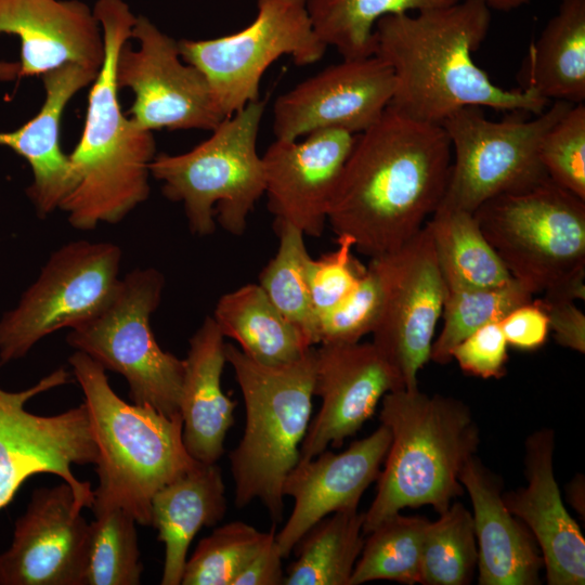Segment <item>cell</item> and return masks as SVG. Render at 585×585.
I'll return each mask as SVG.
<instances>
[{
	"mask_svg": "<svg viewBox=\"0 0 585 585\" xmlns=\"http://www.w3.org/2000/svg\"><path fill=\"white\" fill-rule=\"evenodd\" d=\"M508 343L498 322L486 324L461 340L452 351L460 369L480 378H502L506 374Z\"/></svg>",
	"mask_w": 585,
	"mask_h": 585,
	"instance_id": "obj_41",
	"label": "cell"
},
{
	"mask_svg": "<svg viewBox=\"0 0 585 585\" xmlns=\"http://www.w3.org/2000/svg\"><path fill=\"white\" fill-rule=\"evenodd\" d=\"M265 101L257 100L223 119L212 134L186 153L158 154L151 176L164 195L183 204L191 231L205 236L219 224L240 235L247 217L264 194L262 157L257 139Z\"/></svg>",
	"mask_w": 585,
	"mask_h": 585,
	"instance_id": "obj_8",
	"label": "cell"
},
{
	"mask_svg": "<svg viewBox=\"0 0 585 585\" xmlns=\"http://www.w3.org/2000/svg\"><path fill=\"white\" fill-rule=\"evenodd\" d=\"M536 302L548 318L556 341L580 353L585 352V315L575 301L543 297Z\"/></svg>",
	"mask_w": 585,
	"mask_h": 585,
	"instance_id": "obj_43",
	"label": "cell"
},
{
	"mask_svg": "<svg viewBox=\"0 0 585 585\" xmlns=\"http://www.w3.org/2000/svg\"><path fill=\"white\" fill-rule=\"evenodd\" d=\"M356 134L327 129L297 140H278L261 156L268 208L277 223L318 237L340 172Z\"/></svg>",
	"mask_w": 585,
	"mask_h": 585,
	"instance_id": "obj_19",
	"label": "cell"
},
{
	"mask_svg": "<svg viewBox=\"0 0 585 585\" xmlns=\"http://www.w3.org/2000/svg\"><path fill=\"white\" fill-rule=\"evenodd\" d=\"M491 9L477 0L385 16L375 26L374 55L394 76L389 106L439 123L466 106L542 113L549 101L532 89L496 86L472 58L485 40Z\"/></svg>",
	"mask_w": 585,
	"mask_h": 585,
	"instance_id": "obj_2",
	"label": "cell"
},
{
	"mask_svg": "<svg viewBox=\"0 0 585 585\" xmlns=\"http://www.w3.org/2000/svg\"><path fill=\"white\" fill-rule=\"evenodd\" d=\"M225 485L219 466L197 461L155 493L151 525L165 544L160 583L181 584L188 547L204 526L217 524L226 511Z\"/></svg>",
	"mask_w": 585,
	"mask_h": 585,
	"instance_id": "obj_26",
	"label": "cell"
},
{
	"mask_svg": "<svg viewBox=\"0 0 585 585\" xmlns=\"http://www.w3.org/2000/svg\"><path fill=\"white\" fill-rule=\"evenodd\" d=\"M83 585H136L140 561L135 519L116 505L92 506Z\"/></svg>",
	"mask_w": 585,
	"mask_h": 585,
	"instance_id": "obj_33",
	"label": "cell"
},
{
	"mask_svg": "<svg viewBox=\"0 0 585 585\" xmlns=\"http://www.w3.org/2000/svg\"><path fill=\"white\" fill-rule=\"evenodd\" d=\"M68 361L98 446L93 504L119 506L138 523L151 525L155 493L197 463L185 448L182 417L126 403L109 386L105 368L81 351Z\"/></svg>",
	"mask_w": 585,
	"mask_h": 585,
	"instance_id": "obj_5",
	"label": "cell"
},
{
	"mask_svg": "<svg viewBox=\"0 0 585 585\" xmlns=\"http://www.w3.org/2000/svg\"><path fill=\"white\" fill-rule=\"evenodd\" d=\"M478 563V545L472 514L456 502L425 531L420 583L425 585H466Z\"/></svg>",
	"mask_w": 585,
	"mask_h": 585,
	"instance_id": "obj_36",
	"label": "cell"
},
{
	"mask_svg": "<svg viewBox=\"0 0 585 585\" xmlns=\"http://www.w3.org/2000/svg\"><path fill=\"white\" fill-rule=\"evenodd\" d=\"M224 336L212 316H206L190 339L180 398L183 442L188 454L203 464H216L234 425L236 402L222 390L226 361Z\"/></svg>",
	"mask_w": 585,
	"mask_h": 585,
	"instance_id": "obj_25",
	"label": "cell"
},
{
	"mask_svg": "<svg viewBox=\"0 0 585 585\" xmlns=\"http://www.w3.org/2000/svg\"><path fill=\"white\" fill-rule=\"evenodd\" d=\"M459 0H306L317 37L343 58L374 55L375 26L389 15L442 8Z\"/></svg>",
	"mask_w": 585,
	"mask_h": 585,
	"instance_id": "obj_31",
	"label": "cell"
},
{
	"mask_svg": "<svg viewBox=\"0 0 585 585\" xmlns=\"http://www.w3.org/2000/svg\"><path fill=\"white\" fill-rule=\"evenodd\" d=\"M269 533L243 521L217 528L199 541L193 555L186 559L181 584L233 585Z\"/></svg>",
	"mask_w": 585,
	"mask_h": 585,
	"instance_id": "obj_37",
	"label": "cell"
},
{
	"mask_svg": "<svg viewBox=\"0 0 585 585\" xmlns=\"http://www.w3.org/2000/svg\"><path fill=\"white\" fill-rule=\"evenodd\" d=\"M280 245L275 256L259 274V285L282 313L307 340L316 344V315L306 275L310 258L303 233L290 224H278Z\"/></svg>",
	"mask_w": 585,
	"mask_h": 585,
	"instance_id": "obj_34",
	"label": "cell"
},
{
	"mask_svg": "<svg viewBox=\"0 0 585 585\" xmlns=\"http://www.w3.org/2000/svg\"><path fill=\"white\" fill-rule=\"evenodd\" d=\"M68 374L57 368L34 386L17 392L0 388V509L15 496L28 478L48 472L73 484V465L82 464L88 452L86 421L79 410L40 416L26 411L34 396L67 384Z\"/></svg>",
	"mask_w": 585,
	"mask_h": 585,
	"instance_id": "obj_16",
	"label": "cell"
},
{
	"mask_svg": "<svg viewBox=\"0 0 585 585\" xmlns=\"http://www.w3.org/2000/svg\"><path fill=\"white\" fill-rule=\"evenodd\" d=\"M275 534V525H273L262 546L237 575L233 585L283 584L285 577L282 566L283 556L276 544Z\"/></svg>",
	"mask_w": 585,
	"mask_h": 585,
	"instance_id": "obj_44",
	"label": "cell"
},
{
	"mask_svg": "<svg viewBox=\"0 0 585 585\" xmlns=\"http://www.w3.org/2000/svg\"><path fill=\"white\" fill-rule=\"evenodd\" d=\"M98 73L67 64L43 74L46 96L40 110L16 130L0 132V145L22 156L31 168L34 181L27 192L40 217L60 208L74 187L70 161L61 148V119L72 98L90 86Z\"/></svg>",
	"mask_w": 585,
	"mask_h": 585,
	"instance_id": "obj_24",
	"label": "cell"
},
{
	"mask_svg": "<svg viewBox=\"0 0 585 585\" xmlns=\"http://www.w3.org/2000/svg\"><path fill=\"white\" fill-rule=\"evenodd\" d=\"M131 38L139 47L133 50L129 40L120 47L115 78L119 90L134 94L129 114L139 128L212 131L225 119L204 74L182 60L178 40L142 15Z\"/></svg>",
	"mask_w": 585,
	"mask_h": 585,
	"instance_id": "obj_14",
	"label": "cell"
},
{
	"mask_svg": "<svg viewBox=\"0 0 585 585\" xmlns=\"http://www.w3.org/2000/svg\"><path fill=\"white\" fill-rule=\"evenodd\" d=\"M459 481L473 509L480 585H536L544 561L525 524L506 507L502 479L472 456Z\"/></svg>",
	"mask_w": 585,
	"mask_h": 585,
	"instance_id": "obj_23",
	"label": "cell"
},
{
	"mask_svg": "<svg viewBox=\"0 0 585 585\" xmlns=\"http://www.w3.org/2000/svg\"><path fill=\"white\" fill-rule=\"evenodd\" d=\"M379 420L391 442L376 496L364 512L365 534L406 507L429 505L444 512L463 495L459 474L480 443L477 422L464 402L418 388L385 394Z\"/></svg>",
	"mask_w": 585,
	"mask_h": 585,
	"instance_id": "obj_4",
	"label": "cell"
},
{
	"mask_svg": "<svg viewBox=\"0 0 585 585\" xmlns=\"http://www.w3.org/2000/svg\"><path fill=\"white\" fill-rule=\"evenodd\" d=\"M364 512L335 511L315 523L296 544V560L285 573V585H349L364 546Z\"/></svg>",
	"mask_w": 585,
	"mask_h": 585,
	"instance_id": "obj_30",
	"label": "cell"
},
{
	"mask_svg": "<svg viewBox=\"0 0 585 585\" xmlns=\"http://www.w3.org/2000/svg\"><path fill=\"white\" fill-rule=\"evenodd\" d=\"M369 264L382 296L372 342L399 373L404 388L416 389L418 373L430 360L446 291L427 225Z\"/></svg>",
	"mask_w": 585,
	"mask_h": 585,
	"instance_id": "obj_13",
	"label": "cell"
},
{
	"mask_svg": "<svg viewBox=\"0 0 585 585\" xmlns=\"http://www.w3.org/2000/svg\"><path fill=\"white\" fill-rule=\"evenodd\" d=\"M353 240L337 236V248L307 261L306 275L312 306L317 316L342 301L366 271L352 256Z\"/></svg>",
	"mask_w": 585,
	"mask_h": 585,
	"instance_id": "obj_40",
	"label": "cell"
},
{
	"mask_svg": "<svg viewBox=\"0 0 585 585\" xmlns=\"http://www.w3.org/2000/svg\"><path fill=\"white\" fill-rule=\"evenodd\" d=\"M425 224L446 290L494 287L512 278L473 212L440 204Z\"/></svg>",
	"mask_w": 585,
	"mask_h": 585,
	"instance_id": "obj_29",
	"label": "cell"
},
{
	"mask_svg": "<svg viewBox=\"0 0 585 585\" xmlns=\"http://www.w3.org/2000/svg\"><path fill=\"white\" fill-rule=\"evenodd\" d=\"M572 105L554 101L533 117L524 118L525 112L515 110L499 121L489 119L479 106L452 113L441 123L453 154L441 205L474 212L497 195L548 178L541 162V144Z\"/></svg>",
	"mask_w": 585,
	"mask_h": 585,
	"instance_id": "obj_10",
	"label": "cell"
},
{
	"mask_svg": "<svg viewBox=\"0 0 585 585\" xmlns=\"http://www.w3.org/2000/svg\"><path fill=\"white\" fill-rule=\"evenodd\" d=\"M540 157L547 177L585 200V105L573 104L543 138Z\"/></svg>",
	"mask_w": 585,
	"mask_h": 585,
	"instance_id": "obj_38",
	"label": "cell"
},
{
	"mask_svg": "<svg viewBox=\"0 0 585 585\" xmlns=\"http://www.w3.org/2000/svg\"><path fill=\"white\" fill-rule=\"evenodd\" d=\"M178 46L182 60L208 80L225 118L259 100L261 78L274 61L287 55L306 66L327 49L306 0H257V15L245 28L213 39H181Z\"/></svg>",
	"mask_w": 585,
	"mask_h": 585,
	"instance_id": "obj_11",
	"label": "cell"
},
{
	"mask_svg": "<svg viewBox=\"0 0 585 585\" xmlns=\"http://www.w3.org/2000/svg\"><path fill=\"white\" fill-rule=\"evenodd\" d=\"M555 433L541 429L525 442L526 485L503 494L508 510L532 533L549 585L585 583V540L563 506L554 473Z\"/></svg>",
	"mask_w": 585,
	"mask_h": 585,
	"instance_id": "obj_21",
	"label": "cell"
},
{
	"mask_svg": "<svg viewBox=\"0 0 585 585\" xmlns=\"http://www.w3.org/2000/svg\"><path fill=\"white\" fill-rule=\"evenodd\" d=\"M63 482L34 491L0 555L1 585H83L90 523Z\"/></svg>",
	"mask_w": 585,
	"mask_h": 585,
	"instance_id": "obj_18",
	"label": "cell"
},
{
	"mask_svg": "<svg viewBox=\"0 0 585 585\" xmlns=\"http://www.w3.org/2000/svg\"><path fill=\"white\" fill-rule=\"evenodd\" d=\"M394 87L392 69L380 57L343 58L275 100V139L298 140L327 129L361 133L381 117Z\"/></svg>",
	"mask_w": 585,
	"mask_h": 585,
	"instance_id": "obj_15",
	"label": "cell"
},
{
	"mask_svg": "<svg viewBox=\"0 0 585 585\" xmlns=\"http://www.w3.org/2000/svg\"><path fill=\"white\" fill-rule=\"evenodd\" d=\"M0 34L20 39L18 78L67 64L99 72L105 56L102 28L79 0H0Z\"/></svg>",
	"mask_w": 585,
	"mask_h": 585,
	"instance_id": "obj_22",
	"label": "cell"
},
{
	"mask_svg": "<svg viewBox=\"0 0 585 585\" xmlns=\"http://www.w3.org/2000/svg\"><path fill=\"white\" fill-rule=\"evenodd\" d=\"M498 323L507 343L521 350L538 349L549 333L547 315L536 300L515 308Z\"/></svg>",
	"mask_w": 585,
	"mask_h": 585,
	"instance_id": "obj_42",
	"label": "cell"
},
{
	"mask_svg": "<svg viewBox=\"0 0 585 585\" xmlns=\"http://www.w3.org/2000/svg\"><path fill=\"white\" fill-rule=\"evenodd\" d=\"M18 62H0V80L9 81L18 77Z\"/></svg>",
	"mask_w": 585,
	"mask_h": 585,
	"instance_id": "obj_46",
	"label": "cell"
},
{
	"mask_svg": "<svg viewBox=\"0 0 585 585\" xmlns=\"http://www.w3.org/2000/svg\"><path fill=\"white\" fill-rule=\"evenodd\" d=\"M510 276L531 294L585 299V200L549 178L473 212Z\"/></svg>",
	"mask_w": 585,
	"mask_h": 585,
	"instance_id": "obj_7",
	"label": "cell"
},
{
	"mask_svg": "<svg viewBox=\"0 0 585 585\" xmlns=\"http://www.w3.org/2000/svg\"><path fill=\"white\" fill-rule=\"evenodd\" d=\"M521 89L547 101H585V0H560L529 48Z\"/></svg>",
	"mask_w": 585,
	"mask_h": 585,
	"instance_id": "obj_27",
	"label": "cell"
},
{
	"mask_svg": "<svg viewBox=\"0 0 585 585\" xmlns=\"http://www.w3.org/2000/svg\"><path fill=\"white\" fill-rule=\"evenodd\" d=\"M429 520L400 512L381 521L368 534L349 585L388 580L420 583L421 547Z\"/></svg>",
	"mask_w": 585,
	"mask_h": 585,
	"instance_id": "obj_32",
	"label": "cell"
},
{
	"mask_svg": "<svg viewBox=\"0 0 585 585\" xmlns=\"http://www.w3.org/2000/svg\"><path fill=\"white\" fill-rule=\"evenodd\" d=\"M120 263L121 250L109 242L78 239L54 250L18 304L0 321L1 364L95 315L119 284Z\"/></svg>",
	"mask_w": 585,
	"mask_h": 585,
	"instance_id": "obj_12",
	"label": "cell"
},
{
	"mask_svg": "<svg viewBox=\"0 0 585 585\" xmlns=\"http://www.w3.org/2000/svg\"><path fill=\"white\" fill-rule=\"evenodd\" d=\"M484 3L491 10L509 12L528 4L531 0H477Z\"/></svg>",
	"mask_w": 585,
	"mask_h": 585,
	"instance_id": "obj_45",
	"label": "cell"
},
{
	"mask_svg": "<svg viewBox=\"0 0 585 585\" xmlns=\"http://www.w3.org/2000/svg\"><path fill=\"white\" fill-rule=\"evenodd\" d=\"M400 389L405 388L399 373L373 342L320 344L313 393L322 405L301 442L298 463L328 445L340 447L373 416L385 394Z\"/></svg>",
	"mask_w": 585,
	"mask_h": 585,
	"instance_id": "obj_17",
	"label": "cell"
},
{
	"mask_svg": "<svg viewBox=\"0 0 585 585\" xmlns=\"http://www.w3.org/2000/svg\"><path fill=\"white\" fill-rule=\"evenodd\" d=\"M212 318L250 359L264 365L287 364L312 346L268 298L259 284H246L218 300Z\"/></svg>",
	"mask_w": 585,
	"mask_h": 585,
	"instance_id": "obj_28",
	"label": "cell"
},
{
	"mask_svg": "<svg viewBox=\"0 0 585 585\" xmlns=\"http://www.w3.org/2000/svg\"><path fill=\"white\" fill-rule=\"evenodd\" d=\"M533 300V294L511 278L508 283L477 289L446 290L443 327L431 347L430 360L444 365L453 349L480 327L499 322L515 308Z\"/></svg>",
	"mask_w": 585,
	"mask_h": 585,
	"instance_id": "obj_35",
	"label": "cell"
},
{
	"mask_svg": "<svg viewBox=\"0 0 585 585\" xmlns=\"http://www.w3.org/2000/svg\"><path fill=\"white\" fill-rule=\"evenodd\" d=\"M225 356L240 388L246 424L230 453L236 507L258 498L273 521L283 516L282 486L299 460L312 411L315 348L287 364L264 365L225 343Z\"/></svg>",
	"mask_w": 585,
	"mask_h": 585,
	"instance_id": "obj_6",
	"label": "cell"
},
{
	"mask_svg": "<svg viewBox=\"0 0 585 585\" xmlns=\"http://www.w3.org/2000/svg\"><path fill=\"white\" fill-rule=\"evenodd\" d=\"M390 442V431L380 424L343 452L325 450L310 460L297 463L282 486L283 496L295 502L285 525L275 534L283 558L320 520L341 509L358 508L363 493L380 473Z\"/></svg>",
	"mask_w": 585,
	"mask_h": 585,
	"instance_id": "obj_20",
	"label": "cell"
},
{
	"mask_svg": "<svg viewBox=\"0 0 585 585\" xmlns=\"http://www.w3.org/2000/svg\"><path fill=\"white\" fill-rule=\"evenodd\" d=\"M381 300L378 276L368 264L353 290L317 316L316 344L354 343L372 334L379 318Z\"/></svg>",
	"mask_w": 585,
	"mask_h": 585,
	"instance_id": "obj_39",
	"label": "cell"
},
{
	"mask_svg": "<svg viewBox=\"0 0 585 585\" xmlns=\"http://www.w3.org/2000/svg\"><path fill=\"white\" fill-rule=\"evenodd\" d=\"M93 13L105 56L91 83L81 136L68 155L74 187L58 208L78 230L116 224L146 200L156 156L153 132L123 115L115 78L117 54L131 38L136 16L122 0H98Z\"/></svg>",
	"mask_w": 585,
	"mask_h": 585,
	"instance_id": "obj_3",
	"label": "cell"
},
{
	"mask_svg": "<svg viewBox=\"0 0 585 585\" xmlns=\"http://www.w3.org/2000/svg\"><path fill=\"white\" fill-rule=\"evenodd\" d=\"M452 157L441 125L388 106L355 136L327 210L333 231L370 259L399 249L441 204Z\"/></svg>",
	"mask_w": 585,
	"mask_h": 585,
	"instance_id": "obj_1",
	"label": "cell"
},
{
	"mask_svg": "<svg viewBox=\"0 0 585 585\" xmlns=\"http://www.w3.org/2000/svg\"><path fill=\"white\" fill-rule=\"evenodd\" d=\"M164 275L139 268L120 277L109 301L95 315L70 328L66 341L129 384L133 403L180 415L184 360L164 351L151 327L160 303Z\"/></svg>",
	"mask_w": 585,
	"mask_h": 585,
	"instance_id": "obj_9",
	"label": "cell"
}]
</instances>
